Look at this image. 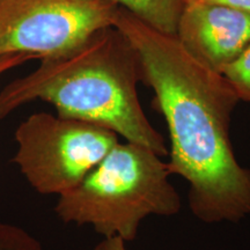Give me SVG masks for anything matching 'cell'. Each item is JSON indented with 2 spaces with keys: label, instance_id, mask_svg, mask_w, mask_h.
I'll list each match as a JSON object with an SVG mask.
<instances>
[{
  "label": "cell",
  "instance_id": "1",
  "mask_svg": "<svg viewBox=\"0 0 250 250\" xmlns=\"http://www.w3.org/2000/svg\"><path fill=\"white\" fill-rule=\"evenodd\" d=\"M112 26L138 55L143 81L169 132L170 175L189 183V206L205 224L250 214V169L236 160L229 129L240 101L221 73L206 67L175 35L153 29L118 7Z\"/></svg>",
  "mask_w": 250,
  "mask_h": 250
},
{
  "label": "cell",
  "instance_id": "2",
  "mask_svg": "<svg viewBox=\"0 0 250 250\" xmlns=\"http://www.w3.org/2000/svg\"><path fill=\"white\" fill-rule=\"evenodd\" d=\"M138 55L114 26L102 28L66 51L41 59L40 66L0 90V121L27 103L43 101L62 117L116 132L125 142L168 155L164 137L140 104Z\"/></svg>",
  "mask_w": 250,
  "mask_h": 250
},
{
  "label": "cell",
  "instance_id": "3",
  "mask_svg": "<svg viewBox=\"0 0 250 250\" xmlns=\"http://www.w3.org/2000/svg\"><path fill=\"white\" fill-rule=\"evenodd\" d=\"M162 158L139 144L118 142L83 182L58 196L56 214L103 237L134 241L144 219L171 217L182 208Z\"/></svg>",
  "mask_w": 250,
  "mask_h": 250
},
{
  "label": "cell",
  "instance_id": "4",
  "mask_svg": "<svg viewBox=\"0 0 250 250\" xmlns=\"http://www.w3.org/2000/svg\"><path fill=\"white\" fill-rule=\"evenodd\" d=\"M118 137L88 122L36 112L15 130L13 162L35 191L61 196L83 182Z\"/></svg>",
  "mask_w": 250,
  "mask_h": 250
},
{
  "label": "cell",
  "instance_id": "5",
  "mask_svg": "<svg viewBox=\"0 0 250 250\" xmlns=\"http://www.w3.org/2000/svg\"><path fill=\"white\" fill-rule=\"evenodd\" d=\"M109 0H0V57L44 59L112 26Z\"/></svg>",
  "mask_w": 250,
  "mask_h": 250
},
{
  "label": "cell",
  "instance_id": "6",
  "mask_svg": "<svg viewBox=\"0 0 250 250\" xmlns=\"http://www.w3.org/2000/svg\"><path fill=\"white\" fill-rule=\"evenodd\" d=\"M175 36L193 58L223 74L250 44V14L225 5L189 0Z\"/></svg>",
  "mask_w": 250,
  "mask_h": 250
},
{
  "label": "cell",
  "instance_id": "7",
  "mask_svg": "<svg viewBox=\"0 0 250 250\" xmlns=\"http://www.w3.org/2000/svg\"><path fill=\"white\" fill-rule=\"evenodd\" d=\"M153 29L175 35L184 0H109Z\"/></svg>",
  "mask_w": 250,
  "mask_h": 250
},
{
  "label": "cell",
  "instance_id": "8",
  "mask_svg": "<svg viewBox=\"0 0 250 250\" xmlns=\"http://www.w3.org/2000/svg\"><path fill=\"white\" fill-rule=\"evenodd\" d=\"M223 76L233 87L240 101L250 103V44L225 68Z\"/></svg>",
  "mask_w": 250,
  "mask_h": 250
},
{
  "label": "cell",
  "instance_id": "9",
  "mask_svg": "<svg viewBox=\"0 0 250 250\" xmlns=\"http://www.w3.org/2000/svg\"><path fill=\"white\" fill-rule=\"evenodd\" d=\"M0 250H45L24 228L0 221Z\"/></svg>",
  "mask_w": 250,
  "mask_h": 250
},
{
  "label": "cell",
  "instance_id": "10",
  "mask_svg": "<svg viewBox=\"0 0 250 250\" xmlns=\"http://www.w3.org/2000/svg\"><path fill=\"white\" fill-rule=\"evenodd\" d=\"M27 61H30V58L24 55L2 56V57H0V76L2 73H5L6 71L11 70V68L17 67L19 65H22Z\"/></svg>",
  "mask_w": 250,
  "mask_h": 250
},
{
  "label": "cell",
  "instance_id": "11",
  "mask_svg": "<svg viewBox=\"0 0 250 250\" xmlns=\"http://www.w3.org/2000/svg\"><path fill=\"white\" fill-rule=\"evenodd\" d=\"M93 250H126V243L120 237H103Z\"/></svg>",
  "mask_w": 250,
  "mask_h": 250
},
{
  "label": "cell",
  "instance_id": "12",
  "mask_svg": "<svg viewBox=\"0 0 250 250\" xmlns=\"http://www.w3.org/2000/svg\"><path fill=\"white\" fill-rule=\"evenodd\" d=\"M198 1L225 5L228 6V7L239 9V11H242L245 12V13L250 14V0H198Z\"/></svg>",
  "mask_w": 250,
  "mask_h": 250
},
{
  "label": "cell",
  "instance_id": "13",
  "mask_svg": "<svg viewBox=\"0 0 250 250\" xmlns=\"http://www.w3.org/2000/svg\"><path fill=\"white\" fill-rule=\"evenodd\" d=\"M186 1H189V0H184V2H186Z\"/></svg>",
  "mask_w": 250,
  "mask_h": 250
}]
</instances>
